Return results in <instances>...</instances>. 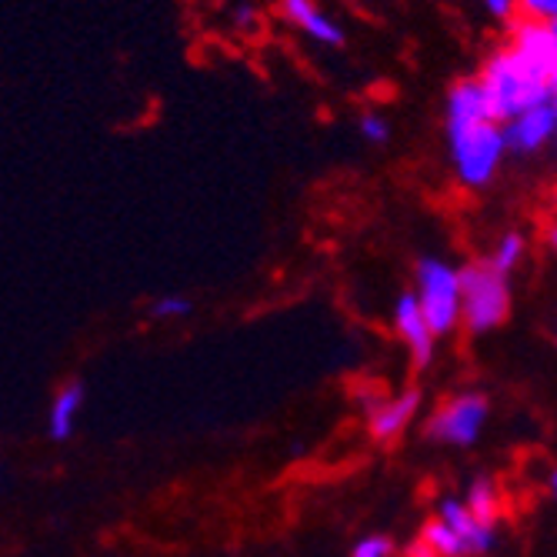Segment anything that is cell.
Segmentation results:
<instances>
[{
    "label": "cell",
    "mask_w": 557,
    "mask_h": 557,
    "mask_svg": "<svg viewBox=\"0 0 557 557\" xmlns=\"http://www.w3.org/2000/svg\"><path fill=\"white\" fill-rule=\"evenodd\" d=\"M81 404H84V387L81 384H67V387L58 391L54 404H50V437L67 441L74 434Z\"/></svg>",
    "instance_id": "12"
},
{
    "label": "cell",
    "mask_w": 557,
    "mask_h": 557,
    "mask_svg": "<svg viewBox=\"0 0 557 557\" xmlns=\"http://www.w3.org/2000/svg\"><path fill=\"white\" fill-rule=\"evenodd\" d=\"M458 281H461V321L468 324V331L487 334L508 318L511 308L508 277L497 274L487 261L468 264L465 271H458Z\"/></svg>",
    "instance_id": "3"
},
{
    "label": "cell",
    "mask_w": 557,
    "mask_h": 557,
    "mask_svg": "<svg viewBox=\"0 0 557 557\" xmlns=\"http://www.w3.org/2000/svg\"><path fill=\"white\" fill-rule=\"evenodd\" d=\"M391 550H394V544H391L387 537L368 534V537H361L358 544H354L350 557H391Z\"/></svg>",
    "instance_id": "17"
},
{
    "label": "cell",
    "mask_w": 557,
    "mask_h": 557,
    "mask_svg": "<svg viewBox=\"0 0 557 557\" xmlns=\"http://www.w3.org/2000/svg\"><path fill=\"white\" fill-rule=\"evenodd\" d=\"M418 308L431 327V334H450L461 321V281L458 271L437 258H424L418 264Z\"/></svg>",
    "instance_id": "4"
},
{
    "label": "cell",
    "mask_w": 557,
    "mask_h": 557,
    "mask_svg": "<svg viewBox=\"0 0 557 557\" xmlns=\"http://www.w3.org/2000/svg\"><path fill=\"white\" fill-rule=\"evenodd\" d=\"M437 521L454 531V537L465 544V554H487L494 547V524L474 521L468 515V508H465V500H458V497H444L441 500V518Z\"/></svg>",
    "instance_id": "10"
},
{
    "label": "cell",
    "mask_w": 557,
    "mask_h": 557,
    "mask_svg": "<svg viewBox=\"0 0 557 557\" xmlns=\"http://www.w3.org/2000/svg\"><path fill=\"white\" fill-rule=\"evenodd\" d=\"M515 4H518V0H484V8H487L497 21H511V17H515Z\"/></svg>",
    "instance_id": "20"
},
{
    "label": "cell",
    "mask_w": 557,
    "mask_h": 557,
    "mask_svg": "<svg viewBox=\"0 0 557 557\" xmlns=\"http://www.w3.org/2000/svg\"><path fill=\"white\" fill-rule=\"evenodd\" d=\"M518 4L531 14V21H541V24H554V14H557V0H518Z\"/></svg>",
    "instance_id": "18"
},
{
    "label": "cell",
    "mask_w": 557,
    "mask_h": 557,
    "mask_svg": "<svg viewBox=\"0 0 557 557\" xmlns=\"http://www.w3.org/2000/svg\"><path fill=\"white\" fill-rule=\"evenodd\" d=\"M447 144L454 171L468 187H484L504 158V131L491 117L478 81L454 84L447 94Z\"/></svg>",
    "instance_id": "1"
},
{
    "label": "cell",
    "mask_w": 557,
    "mask_h": 557,
    "mask_svg": "<svg viewBox=\"0 0 557 557\" xmlns=\"http://www.w3.org/2000/svg\"><path fill=\"white\" fill-rule=\"evenodd\" d=\"M418 404H421V394L418 391H404L397 397H377V394H371L364 400V411H368V421H371V434L377 441L397 437L404 428L411 424V418L418 414Z\"/></svg>",
    "instance_id": "7"
},
{
    "label": "cell",
    "mask_w": 557,
    "mask_h": 557,
    "mask_svg": "<svg viewBox=\"0 0 557 557\" xmlns=\"http://www.w3.org/2000/svg\"><path fill=\"white\" fill-rule=\"evenodd\" d=\"M484 421H487V397L461 394V397L447 400L444 408L431 418L428 437H434L441 444H454V447H471L478 441Z\"/></svg>",
    "instance_id": "5"
},
{
    "label": "cell",
    "mask_w": 557,
    "mask_h": 557,
    "mask_svg": "<svg viewBox=\"0 0 557 557\" xmlns=\"http://www.w3.org/2000/svg\"><path fill=\"white\" fill-rule=\"evenodd\" d=\"M500 131H504V147L518 150V154H534L557 131V104L547 100V104L528 108L508 124H500Z\"/></svg>",
    "instance_id": "6"
},
{
    "label": "cell",
    "mask_w": 557,
    "mask_h": 557,
    "mask_svg": "<svg viewBox=\"0 0 557 557\" xmlns=\"http://www.w3.org/2000/svg\"><path fill=\"white\" fill-rule=\"evenodd\" d=\"M234 27L237 30H255L258 27V11L255 8H237L234 11Z\"/></svg>",
    "instance_id": "21"
},
{
    "label": "cell",
    "mask_w": 557,
    "mask_h": 557,
    "mask_svg": "<svg viewBox=\"0 0 557 557\" xmlns=\"http://www.w3.org/2000/svg\"><path fill=\"white\" fill-rule=\"evenodd\" d=\"M424 547L431 550V554H437V557H468L465 554V544L454 537V531L450 528H444L441 521H431L428 528H424Z\"/></svg>",
    "instance_id": "15"
},
{
    "label": "cell",
    "mask_w": 557,
    "mask_h": 557,
    "mask_svg": "<svg viewBox=\"0 0 557 557\" xmlns=\"http://www.w3.org/2000/svg\"><path fill=\"white\" fill-rule=\"evenodd\" d=\"M511 50L521 54L528 64H534L541 74L557 77V30H554V24H541V21L518 24Z\"/></svg>",
    "instance_id": "9"
},
{
    "label": "cell",
    "mask_w": 557,
    "mask_h": 557,
    "mask_svg": "<svg viewBox=\"0 0 557 557\" xmlns=\"http://www.w3.org/2000/svg\"><path fill=\"white\" fill-rule=\"evenodd\" d=\"M394 327L400 334V341L408 344L411 358H414V368L424 371L431 361H434V334L418 308L414 294H400L397 297V308H394Z\"/></svg>",
    "instance_id": "8"
},
{
    "label": "cell",
    "mask_w": 557,
    "mask_h": 557,
    "mask_svg": "<svg viewBox=\"0 0 557 557\" xmlns=\"http://www.w3.org/2000/svg\"><path fill=\"white\" fill-rule=\"evenodd\" d=\"M281 17L290 21L294 27H300L308 37L321 40V44H331V47H341L344 44V30L314 8V0H281Z\"/></svg>",
    "instance_id": "11"
},
{
    "label": "cell",
    "mask_w": 557,
    "mask_h": 557,
    "mask_svg": "<svg viewBox=\"0 0 557 557\" xmlns=\"http://www.w3.org/2000/svg\"><path fill=\"white\" fill-rule=\"evenodd\" d=\"M194 311V304L181 294H168V297H158L154 304H150V318L158 321H174V318H187Z\"/></svg>",
    "instance_id": "16"
},
{
    "label": "cell",
    "mask_w": 557,
    "mask_h": 557,
    "mask_svg": "<svg viewBox=\"0 0 557 557\" xmlns=\"http://www.w3.org/2000/svg\"><path fill=\"white\" fill-rule=\"evenodd\" d=\"M465 508L474 521L481 524H494L497 518V487L491 478H474L471 487H468V497H465Z\"/></svg>",
    "instance_id": "13"
},
{
    "label": "cell",
    "mask_w": 557,
    "mask_h": 557,
    "mask_svg": "<svg viewBox=\"0 0 557 557\" xmlns=\"http://www.w3.org/2000/svg\"><path fill=\"white\" fill-rule=\"evenodd\" d=\"M521 258H524V237L521 234H504L500 240H497V247H494V255H491V268L497 271V274H504L508 277L518 264H521Z\"/></svg>",
    "instance_id": "14"
},
{
    "label": "cell",
    "mask_w": 557,
    "mask_h": 557,
    "mask_svg": "<svg viewBox=\"0 0 557 557\" xmlns=\"http://www.w3.org/2000/svg\"><path fill=\"white\" fill-rule=\"evenodd\" d=\"M554 84H557V77L541 74L534 64H528L521 54H515L511 47H504L500 54H494L484 64V74L478 81V87L487 100V111L497 124H508L521 111L554 100Z\"/></svg>",
    "instance_id": "2"
},
{
    "label": "cell",
    "mask_w": 557,
    "mask_h": 557,
    "mask_svg": "<svg viewBox=\"0 0 557 557\" xmlns=\"http://www.w3.org/2000/svg\"><path fill=\"white\" fill-rule=\"evenodd\" d=\"M361 134H364L371 144H384V140H387V124H384V117L364 114V117H361Z\"/></svg>",
    "instance_id": "19"
}]
</instances>
